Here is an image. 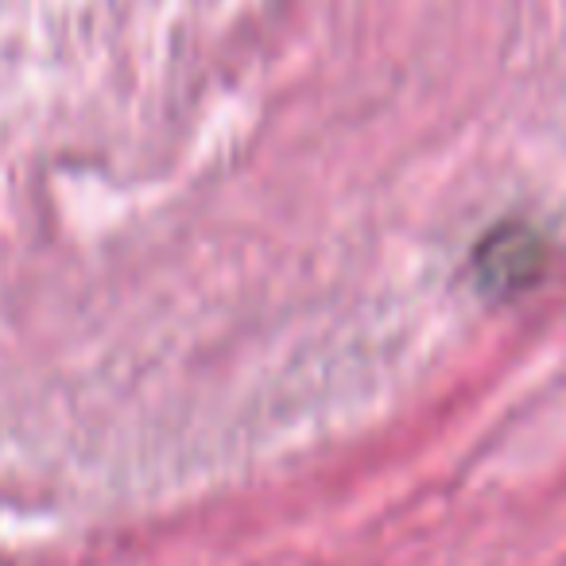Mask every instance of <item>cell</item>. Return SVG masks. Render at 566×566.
<instances>
[{
  "mask_svg": "<svg viewBox=\"0 0 566 566\" xmlns=\"http://www.w3.org/2000/svg\"><path fill=\"white\" fill-rule=\"evenodd\" d=\"M543 252H547V244L535 229L501 226L478 244L473 264H478L485 287H493L496 295H512L543 272Z\"/></svg>",
  "mask_w": 566,
  "mask_h": 566,
  "instance_id": "cell-1",
  "label": "cell"
}]
</instances>
